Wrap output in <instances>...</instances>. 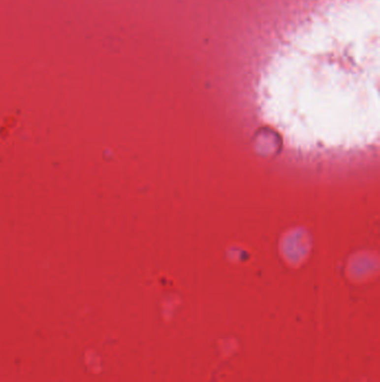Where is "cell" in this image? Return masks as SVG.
<instances>
[{"label":"cell","mask_w":380,"mask_h":382,"mask_svg":"<svg viewBox=\"0 0 380 382\" xmlns=\"http://www.w3.org/2000/svg\"><path fill=\"white\" fill-rule=\"evenodd\" d=\"M290 56L270 67L259 90L262 120L291 149L352 153L378 142V63L336 50Z\"/></svg>","instance_id":"cell-1"}]
</instances>
